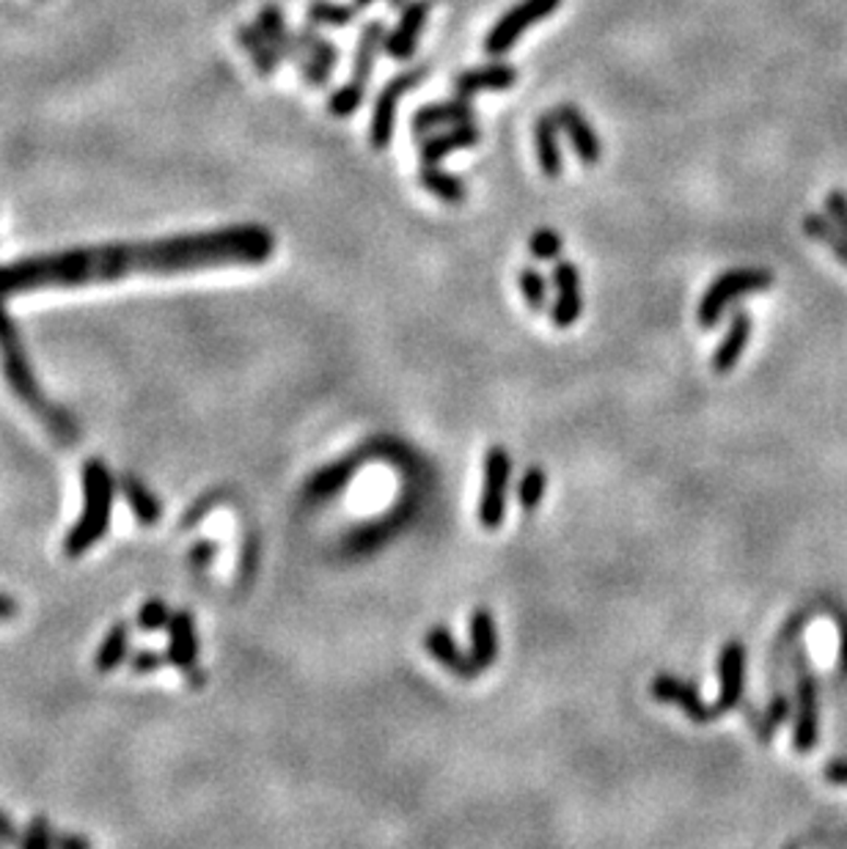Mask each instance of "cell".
<instances>
[{
    "label": "cell",
    "instance_id": "obj_41",
    "mask_svg": "<svg viewBox=\"0 0 847 849\" xmlns=\"http://www.w3.org/2000/svg\"><path fill=\"white\" fill-rule=\"evenodd\" d=\"M823 776L834 787H847V758H831L823 767Z\"/></svg>",
    "mask_w": 847,
    "mask_h": 849
},
{
    "label": "cell",
    "instance_id": "obj_13",
    "mask_svg": "<svg viewBox=\"0 0 847 849\" xmlns=\"http://www.w3.org/2000/svg\"><path fill=\"white\" fill-rule=\"evenodd\" d=\"M553 113H556V121H559L561 132L570 137V146H573V152L578 154L581 163H586V166H595V163L603 157V143H600V137H597V132L592 130V124H589V119L584 116V110L575 108L573 103H564V105H559Z\"/></svg>",
    "mask_w": 847,
    "mask_h": 849
},
{
    "label": "cell",
    "instance_id": "obj_11",
    "mask_svg": "<svg viewBox=\"0 0 847 849\" xmlns=\"http://www.w3.org/2000/svg\"><path fill=\"white\" fill-rule=\"evenodd\" d=\"M556 300L550 306V322L559 331H568L584 314V289H581V273L573 262H556L553 267Z\"/></svg>",
    "mask_w": 847,
    "mask_h": 849
},
{
    "label": "cell",
    "instance_id": "obj_4",
    "mask_svg": "<svg viewBox=\"0 0 847 849\" xmlns=\"http://www.w3.org/2000/svg\"><path fill=\"white\" fill-rule=\"evenodd\" d=\"M385 39H389V31H385V25L380 23V20H372V23L363 25L356 45V58H353V74H349V81L344 83L338 92L331 94V99H327V113L336 116V119H347V116H353L361 108L363 97H367L374 61H378L380 50L385 47Z\"/></svg>",
    "mask_w": 847,
    "mask_h": 849
},
{
    "label": "cell",
    "instance_id": "obj_26",
    "mask_svg": "<svg viewBox=\"0 0 847 849\" xmlns=\"http://www.w3.org/2000/svg\"><path fill=\"white\" fill-rule=\"evenodd\" d=\"M130 622H116L114 627L105 633L103 644L97 646V655H94V668L99 673H110L121 666V662L130 660Z\"/></svg>",
    "mask_w": 847,
    "mask_h": 849
},
{
    "label": "cell",
    "instance_id": "obj_21",
    "mask_svg": "<svg viewBox=\"0 0 847 849\" xmlns=\"http://www.w3.org/2000/svg\"><path fill=\"white\" fill-rule=\"evenodd\" d=\"M119 492L121 498L130 506L132 517H135L138 525H144V528H152V525L160 523L163 517V503L155 492L146 487V481L135 474H121L119 479Z\"/></svg>",
    "mask_w": 847,
    "mask_h": 849
},
{
    "label": "cell",
    "instance_id": "obj_12",
    "mask_svg": "<svg viewBox=\"0 0 847 849\" xmlns=\"http://www.w3.org/2000/svg\"><path fill=\"white\" fill-rule=\"evenodd\" d=\"M745 687V646L740 641H729L718 655V702L716 715L732 713L740 702H743Z\"/></svg>",
    "mask_w": 847,
    "mask_h": 849
},
{
    "label": "cell",
    "instance_id": "obj_19",
    "mask_svg": "<svg viewBox=\"0 0 847 849\" xmlns=\"http://www.w3.org/2000/svg\"><path fill=\"white\" fill-rule=\"evenodd\" d=\"M257 25L262 28V34L267 36L270 45L275 47V52H278L284 61L298 63V67L306 61L303 45H300L298 34H293V31L287 28V17H284V9H281L278 3H267V7L259 12Z\"/></svg>",
    "mask_w": 847,
    "mask_h": 849
},
{
    "label": "cell",
    "instance_id": "obj_31",
    "mask_svg": "<svg viewBox=\"0 0 847 849\" xmlns=\"http://www.w3.org/2000/svg\"><path fill=\"white\" fill-rule=\"evenodd\" d=\"M517 286H521L523 297H526V306L532 308V311H545V308H548V278H545L537 267H523L521 273H517Z\"/></svg>",
    "mask_w": 847,
    "mask_h": 849
},
{
    "label": "cell",
    "instance_id": "obj_6",
    "mask_svg": "<svg viewBox=\"0 0 847 849\" xmlns=\"http://www.w3.org/2000/svg\"><path fill=\"white\" fill-rule=\"evenodd\" d=\"M792 668H796V715H792V748L798 753L814 751L820 737V704L818 682L803 646L792 649Z\"/></svg>",
    "mask_w": 847,
    "mask_h": 849
},
{
    "label": "cell",
    "instance_id": "obj_35",
    "mask_svg": "<svg viewBox=\"0 0 847 849\" xmlns=\"http://www.w3.org/2000/svg\"><path fill=\"white\" fill-rule=\"evenodd\" d=\"M20 847L25 849H50L56 847V830H52L50 820L47 816H34V820L25 825V830L20 833Z\"/></svg>",
    "mask_w": 847,
    "mask_h": 849
},
{
    "label": "cell",
    "instance_id": "obj_45",
    "mask_svg": "<svg viewBox=\"0 0 847 849\" xmlns=\"http://www.w3.org/2000/svg\"><path fill=\"white\" fill-rule=\"evenodd\" d=\"M184 679H188V682H190V684H193V687H201V684H204V682H206V673H204V671H201V668H199V666H195V668H193V671H188V673H184Z\"/></svg>",
    "mask_w": 847,
    "mask_h": 849
},
{
    "label": "cell",
    "instance_id": "obj_18",
    "mask_svg": "<svg viewBox=\"0 0 847 849\" xmlns=\"http://www.w3.org/2000/svg\"><path fill=\"white\" fill-rule=\"evenodd\" d=\"M449 124H476V110L470 105V99L454 97L443 99V103L427 105V108H418L413 116V135L421 137L423 132H432L438 127Z\"/></svg>",
    "mask_w": 847,
    "mask_h": 849
},
{
    "label": "cell",
    "instance_id": "obj_22",
    "mask_svg": "<svg viewBox=\"0 0 847 849\" xmlns=\"http://www.w3.org/2000/svg\"><path fill=\"white\" fill-rule=\"evenodd\" d=\"M468 638H470V657L476 666L485 668L496 666L499 660V627L492 619L490 610L476 608L468 619Z\"/></svg>",
    "mask_w": 847,
    "mask_h": 849
},
{
    "label": "cell",
    "instance_id": "obj_37",
    "mask_svg": "<svg viewBox=\"0 0 847 849\" xmlns=\"http://www.w3.org/2000/svg\"><path fill=\"white\" fill-rule=\"evenodd\" d=\"M215 555H218V542H212V539H199V542L188 550V561L195 570H210Z\"/></svg>",
    "mask_w": 847,
    "mask_h": 849
},
{
    "label": "cell",
    "instance_id": "obj_2",
    "mask_svg": "<svg viewBox=\"0 0 847 849\" xmlns=\"http://www.w3.org/2000/svg\"><path fill=\"white\" fill-rule=\"evenodd\" d=\"M0 371H3V380L9 382V391L28 407V412L39 418L50 438H56L63 445L77 443L81 427L61 405L47 399L45 391H41L28 349L23 344V333H20L14 316L9 314V308L3 306V297H0Z\"/></svg>",
    "mask_w": 847,
    "mask_h": 849
},
{
    "label": "cell",
    "instance_id": "obj_8",
    "mask_svg": "<svg viewBox=\"0 0 847 849\" xmlns=\"http://www.w3.org/2000/svg\"><path fill=\"white\" fill-rule=\"evenodd\" d=\"M561 7V0H521L517 7H512L510 12L501 14V20L492 25V31L485 39V52L487 56H504L510 47H515L521 41V36L526 34L532 25L548 20L556 9Z\"/></svg>",
    "mask_w": 847,
    "mask_h": 849
},
{
    "label": "cell",
    "instance_id": "obj_25",
    "mask_svg": "<svg viewBox=\"0 0 847 849\" xmlns=\"http://www.w3.org/2000/svg\"><path fill=\"white\" fill-rule=\"evenodd\" d=\"M237 41H240L242 50L251 56L257 72L264 74V77L278 72V67L284 63V58L275 52V47L270 45V39L262 34L259 25H240V28H237Z\"/></svg>",
    "mask_w": 847,
    "mask_h": 849
},
{
    "label": "cell",
    "instance_id": "obj_39",
    "mask_svg": "<svg viewBox=\"0 0 847 849\" xmlns=\"http://www.w3.org/2000/svg\"><path fill=\"white\" fill-rule=\"evenodd\" d=\"M836 638H839V673L847 679V613L836 608L834 610Z\"/></svg>",
    "mask_w": 847,
    "mask_h": 849
},
{
    "label": "cell",
    "instance_id": "obj_23",
    "mask_svg": "<svg viewBox=\"0 0 847 849\" xmlns=\"http://www.w3.org/2000/svg\"><path fill=\"white\" fill-rule=\"evenodd\" d=\"M481 132L476 124H452L446 132H438L430 135L427 141L418 146V157L421 163H441L443 157L454 152H463V148H474L479 143Z\"/></svg>",
    "mask_w": 847,
    "mask_h": 849
},
{
    "label": "cell",
    "instance_id": "obj_43",
    "mask_svg": "<svg viewBox=\"0 0 847 849\" xmlns=\"http://www.w3.org/2000/svg\"><path fill=\"white\" fill-rule=\"evenodd\" d=\"M56 847L58 849H88L92 847V841H88L86 836H56Z\"/></svg>",
    "mask_w": 847,
    "mask_h": 849
},
{
    "label": "cell",
    "instance_id": "obj_32",
    "mask_svg": "<svg viewBox=\"0 0 847 849\" xmlns=\"http://www.w3.org/2000/svg\"><path fill=\"white\" fill-rule=\"evenodd\" d=\"M561 251H564V240L556 228H537L528 240V253H532L537 262H559Z\"/></svg>",
    "mask_w": 847,
    "mask_h": 849
},
{
    "label": "cell",
    "instance_id": "obj_14",
    "mask_svg": "<svg viewBox=\"0 0 847 849\" xmlns=\"http://www.w3.org/2000/svg\"><path fill=\"white\" fill-rule=\"evenodd\" d=\"M517 77H521V72H517L512 63L490 61L485 63V67H474L468 69V72L457 74V81H454V94L470 99L479 92H506V88L515 86Z\"/></svg>",
    "mask_w": 847,
    "mask_h": 849
},
{
    "label": "cell",
    "instance_id": "obj_38",
    "mask_svg": "<svg viewBox=\"0 0 847 849\" xmlns=\"http://www.w3.org/2000/svg\"><path fill=\"white\" fill-rule=\"evenodd\" d=\"M825 212L836 226L847 231V195L842 190H831L828 199H825Z\"/></svg>",
    "mask_w": 847,
    "mask_h": 849
},
{
    "label": "cell",
    "instance_id": "obj_42",
    "mask_svg": "<svg viewBox=\"0 0 847 849\" xmlns=\"http://www.w3.org/2000/svg\"><path fill=\"white\" fill-rule=\"evenodd\" d=\"M14 841H20L17 825H14V820L7 814V811H0V844H14Z\"/></svg>",
    "mask_w": 847,
    "mask_h": 849
},
{
    "label": "cell",
    "instance_id": "obj_3",
    "mask_svg": "<svg viewBox=\"0 0 847 849\" xmlns=\"http://www.w3.org/2000/svg\"><path fill=\"white\" fill-rule=\"evenodd\" d=\"M83 509L81 517L72 528L67 530L63 539V553L69 559H81L94 545L105 539L110 528V517H114V501H116V476L110 474L108 462L88 459L83 465Z\"/></svg>",
    "mask_w": 847,
    "mask_h": 849
},
{
    "label": "cell",
    "instance_id": "obj_1",
    "mask_svg": "<svg viewBox=\"0 0 847 849\" xmlns=\"http://www.w3.org/2000/svg\"><path fill=\"white\" fill-rule=\"evenodd\" d=\"M275 235L262 223L195 231L150 242L69 248L0 264V297L39 289L116 284L127 275H177L218 267H259L275 253Z\"/></svg>",
    "mask_w": 847,
    "mask_h": 849
},
{
    "label": "cell",
    "instance_id": "obj_27",
    "mask_svg": "<svg viewBox=\"0 0 847 849\" xmlns=\"http://www.w3.org/2000/svg\"><path fill=\"white\" fill-rule=\"evenodd\" d=\"M418 182L427 193H432L436 199L446 201V204H463L465 201V184L463 179L454 177V174L438 168V163H421V171H418Z\"/></svg>",
    "mask_w": 847,
    "mask_h": 849
},
{
    "label": "cell",
    "instance_id": "obj_20",
    "mask_svg": "<svg viewBox=\"0 0 847 849\" xmlns=\"http://www.w3.org/2000/svg\"><path fill=\"white\" fill-rule=\"evenodd\" d=\"M751 327H754V322H751L749 311H735L721 344H718V349L713 352L711 369L716 371V374H729V371H735V366H738L740 358H743L745 347H749Z\"/></svg>",
    "mask_w": 847,
    "mask_h": 849
},
{
    "label": "cell",
    "instance_id": "obj_24",
    "mask_svg": "<svg viewBox=\"0 0 847 849\" xmlns=\"http://www.w3.org/2000/svg\"><path fill=\"white\" fill-rule=\"evenodd\" d=\"M559 121L556 113H542L534 124V141H537V160L539 168L548 179H559L564 171V152L559 143Z\"/></svg>",
    "mask_w": 847,
    "mask_h": 849
},
{
    "label": "cell",
    "instance_id": "obj_34",
    "mask_svg": "<svg viewBox=\"0 0 847 849\" xmlns=\"http://www.w3.org/2000/svg\"><path fill=\"white\" fill-rule=\"evenodd\" d=\"M347 479H349V462H344V465H331V468L320 470V474L309 481L306 492H309V498H327L336 490H342V487L347 485Z\"/></svg>",
    "mask_w": 847,
    "mask_h": 849
},
{
    "label": "cell",
    "instance_id": "obj_16",
    "mask_svg": "<svg viewBox=\"0 0 847 849\" xmlns=\"http://www.w3.org/2000/svg\"><path fill=\"white\" fill-rule=\"evenodd\" d=\"M423 649L430 651V657L436 662H441L449 673H454L457 679H476L481 673V668L476 666L474 657L468 651H460L457 641L452 638L443 624H436L432 630H427L423 635Z\"/></svg>",
    "mask_w": 847,
    "mask_h": 849
},
{
    "label": "cell",
    "instance_id": "obj_15",
    "mask_svg": "<svg viewBox=\"0 0 847 849\" xmlns=\"http://www.w3.org/2000/svg\"><path fill=\"white\" fill-rule=\"evenodd\" d=\"M430 9H432L430 0H413V3H407V7L402 9L399 23H396V28L391 31L389 39H385V52H389L394 61H407V58H413L423 23H427V17H430Z\"/></svg>",
    "mask_w": 847,
    "mask_h": 849
},
{
    "label": "cell",
    "instance_id": "obj_7",
    "mask_svg": "<svg viewBox=\"0 0 847 849\" xmlns=\"http://www.w3.org/2000/svg\"><path fill=\"white\" fill-rule=\"evenodd\" d=\"M512 479V456L504 445H492L485 456V481L479 498V525L499 530L506 514V490Z\"/></svg>",
    "mask_w": 847,
    "mask_h": 849
},
{
    "label": "cell",
    "instance_id": "obj_5",
    "mask_svg": "<svg viewBox=\"0 0 847 849\" xmlns=\"http://www.w3.org/2000/svg\"><path fill=\"white\" fill-rule=\"evenodd\" d=\"M773 286V273L762 267H738L727 270V273L718 275L707 291L699 300L696 320L704 331H713V327L721 322V314L727 311V306L738 297L751 295V291H765Z\"/></svg>",
    "mask_w": 847,
    "mask_h": 849
},
{
    "label": "cell",
    "instance_id": "obj_28",
    "mask_svg": "<svg viewBox=\"0 0 847 849\" xmlns=\"http://www.w3.org/2000/svg\"><path fill=\"white\" fill-rule=\"evenodd\" d=\"M803 231H807L809 240H814V242H820V246L828 248V251L834 253V256L847 267V231L845 228L834 226L828 217L814 215L812 212V215L803 217Z\"/></svg>",
    "mask_w": 847,
    "mask_h": 849
},
{
    "label": "cell",
    "instance_id": "obj_44",
    "mask_svg": "<svg viewBox=\"0 0 847 849\" xmlns=\"http://www.w3.org/2000/svg\"><path fill=\"white\" fill-rule=\"evenodd\" d=\"M17 615V602L9 594H0V622H9Z\"/></svg>",
    "mask_w": 847,
    "mask_h": 849
},
{
    "label": "cell",
    "instance_id": "obj_46",
    "mask_svg": "<svg viewBox=\"0 0 847 849\" xmlns=\"http://www.w3.org/2000/svg\"><path fill=\"white\" fill-rule=\"evenodd\" d=\"M353 3H356V9H369L374 0H353Z\"/></svg>",
    "mask_w": 847,
    "mask_h": 849
},
{
    "label": "cell",
    "instance_id": "obj_30",
    "mask_svg": "<svg viewBox=\"0 0 847 849\" xmlns=\"http://www.w3.org/2000/svg\"><path fill=\"white\" fill-rule=\"evenodd\" d=\"M545 487H548V476L539 465H532L517 485V503L523 512H537L545 498Z\"/></svg>",
    "mask_w": 847,
    "mask_h": 849
},
{
    "label": "cell",
    "instance_id": "obj_17",
    "mask_svg": "<svg viewBox=\"0 0 847 849\" xmlns=\"http://www.w3.org/2000/svg\"><path fill=\"white\" fill-rule=\"evenodd\" d=\"M168 662L182 673L199 666V633H195V615L190 610H177L168 622Z\"/></svg>",
    "mask_w": 847,
    "mask_h": 849
},
{
    "label": "cell",
    "instance_id": "obj_36",
    "mask_svg": "<svg viewBox=\"0 0 847 849\" xmlns=\"http://www.w3.org/2000/svg\"><path fill=\"white\" fill-rule=\"evenodd\" d=\"M130 666H132V671L141 673V677H146V673H155L157 668L171 666V662H168V651L141 649V651H132V655H130Z\"/></svg>",
    "mask_w": 847,
    "mask_h": 849
},
{
    "label": "cell",
    "instance_id": "obj_29",
    "mask_svg": "<svg viewBox=\"0 0 847 849\" xmlns=\"http://www.w3.org/2000/svg\"><path fill=\"white\" fill-rule=\"evenodd\" d=\"M356 3L353 7H338L331 0H311L309 7V23L311 25H333V28H344L356 20Z\"/></svg>",
    "mask_w": 847,
    "mask_h": 849
},
{
    "label": "cell",
    "instance_id": "obj_10",
    "mask_svg": "<svg viewBox=\"0 0 847 849\" xmlns=\"http://www.w3.org/2000/svg\"><path fill=\"white\" fill-rule=\"evenodd\" d=\"M649 693H653L655 702L680 707L693 724H713V720H718L716 707L704 702L696 684L685 682V679L675 677V673H655L653 682H649Z\"/></svg>",
    "mask_w": 847,
    "mask_h": 849
},
{
    "label": "cell",
    "instance_id": "obj_33",
    "mask_svg": "<svg viewBox=\"0 0 847 849\" xmlns=\"http://www.w3.org/2000/svg\"><path fill=\"white\" fill-rule=\"evenodd\" d=\"M171 610H168L166 599L160 597H152L146 599L141 608H138V615H135V624L144 633H160V630H168V622H171Z\"/></svg>",
    "mask_w": 847,
    "mask_h": 849
},
{
    "label": "cell",
    "instance_id": "obj_9",
    "mask_svg": "<svg viewBox=\"0 0 847 849\" xmlns=\"http://www.w3.org/2000/svg\"><path fill=\"white\" fill-rule=\"evenodd\" d=\"M427 77V67H413L407 72L396 74L380 88L378 103L372 110V124H369V143H372L374 152H385L394 135V121H396V105L405 97L410 88H416L418 83Z\"/></svg>",
    "mask_w": 847,
    "mask_h": 849
},
{
    "label": "cell",
    "instance_id": "obj_40",
    "mask_svg": "<svg viewBox=\"0 0 847 849\" xmlns=\"http://www.w3.org/2000/svg\"><path fill=\"white\" fill-rule=\"evenodd\" d=\"M767 718H771L773 726H782L787 724V718H790V698L785 696V693H776V696L771 698V707H767Z\"/></svg>",
    "mask_w": 847,
    "mask_h": 849
}]
</instances>
